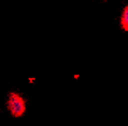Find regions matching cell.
I'll list each match as a JSON object with an SVG mask.
<instances>
[{"instance_id":"6da1fadb","label":"cell","mask_w":128,"mask_h":126,"mask_svg":"<svg viewBox=\"0 0 128 126\" xmlns=\"http://www.w3.org/2000/svg\"><path fill=\"white\" fill-rule=\"evenodd\" d=\"M4 108L8 114L13 119H21L26 116L29 110V100L17 90H11L7 94Z\"/></svg>"},{"instance_id":"7a4b0ae2","label":"cell","mask_w":128,"mask_h":126,"mask_svg":"<svg viewBox=\"0 0 128 126\" xmlns=\"http://www.w3.org/2000/svg\"><path fill=\"white\" fill-rule=\"evenodd\" d=\"M120 24L125 31H128V5L124 7L121 15Z\"/></svg>"}]
</instances>
